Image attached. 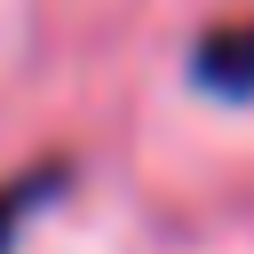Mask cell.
<instances>
[{"mask_svg":"<svg viewBox=\"0 0 254 254\" xmlns=\"http://www.w3.org/2000/svg\"><path fill=\"white\" fill-rule=\"evenodd\" d=\"M190 79L222 103H254V24H214L190 40Z\"/></svg>","mask_w":254,"mask_h":254,"instance_id":"1","label":"cell"},{"mask_svg":"<svg viewBox=\"0 0 254 254\" xmlns=\"http://www.w3.org/2000/svg\"><path fill=\"white\" fill-rule=\"evenodd\" d=\"M56 190H64V167H24V175H8V183H0V254H16L24 222H32Z\"/></svg>","mask_w":254,"mask_h":254,"instance_id":"2","label":"cell"}]
</instances>
